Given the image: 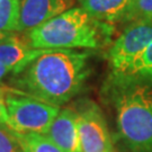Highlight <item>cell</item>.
I'll return each instance as SVG.
<instances>
[{"label":"cell","instance_id":"6da1fadb","mask_svg":"<svg viewBox=\"0 0 152 152\" xmlns=\"http://www.w3.org/2000/svg\"><path fill=\"white\" fill-rule=\"evenodd\" d=\"M88 53L53 51L38 56L22 72L14 75L15 88L34 98L61 106L81 90L89 76Z\"/></svg>","mask_w":152,"mask_h":152},{"label":"cell","instance_id":"7a4b0ae2","mask_svg":"<svg viewBox=\"0 0 152 152\" xmlns=\"http://www.w3.org/2000/svg\"><path fill=\"white\" fill-rule=\"evenodd\" d=\"M112 33V24L94 18L82 7H72L31 31L27 42L35 49H99Z\"/></svg>","mask_w":152,"mask_h":152},{"label":"cell","instance_id":"3957f363","mask_svg":"<svg viewBox=\"0 0 152 152\" xmlns=\"http://www.w3.org/2000/svg\"><path fill=\"white\" fill-rule=\"evenodd\" d=\"M117 126L133 152H152V89L145 85L118 87Z\"/></svg>","mask_w":152,"mask_h":152},{"label":"cell","instance_id":"277c9868","mask_svg":"<svg viewBox=\"0 0 152 152\" xmlns=\"http://www.w3.org/2000/svg\"><path fill=\"white\" fill-rule=\"evenodd\" d=\"M5 103L8 115L7 127L19 134H46L60 112V106L52 105L24 95L17 90L5 89Z\"/></svg>","mask_w":152,"mask_h":152},{"label":"cell","instance_id":"5b68a950","mask_svg":"<svg viewBox=\"0 0 152 152\" xmlns=\"http://www.w3.org/2000/svg\"><path fill=\"white\" fill-rule=\"evenodd\" d=\"M152 42V20L133 22L110 46L109 64L113 77L120 76Z\"/></svg>","mask_w":152,"mask_h":152},{"label":"cell","instance_id":"8992f818","mask_svg":"<svg viewBox=\"0 0 152 152\" xmlns=\"http://www.w3.org/2000/svg\"><path fill=\"white\" fill-rule=\"evenodd\" d=\"M78 132L80 152H114L105 117L95 104L78 113Z\"/></svg>","mask_w":152,"mask_h":152},{"label":"cell","instance_id":"52a82bcc","mask_svg":"<svg viewBox=\"0 0 152 152\" xmlns=\"http://www.w3.org/2000/svg\"><path fill=\"white\" fill-rule=\"evenodd\" d=\"M75 0H22L17 32H31L72 8Z\"/></svg>","mask_w":152,"mask_h":152},{"label":"cell","instance_id":"ba28073f","mask_svg":"<svg viewBox=\"0 0 152 152\" xmlns=\"http://www.w3.org/2000/svg\"><path fill=\"white\" fill-rule=\"evenodd\" d=\"M53 51L62 50L35 49L28 44L27 41L12 35L4 41H0V64L9 68L12 71V75H17L38 56Z\"/></svg>","mask_w":152,"mask_h":152},{"label":"cell","instance_id":"9c48e42d","mask_svg":"<svg viewBox=\"0 0 152 152\" xmlns=\"http://www.w3.org/2000/svg\"><path fill=\"white\" fill-rule=\"evenodd\" d=\"M45 135L64 152H80L78 112L71 108L61 109Z\"/></svg>","mask_w":152,"mask_h":152},{"label":"cell","instance_id":"30bf717a","mask_svg":"<svg viewBox=\"0 0 152 152\" xmlns=\"http://www.w3.org/2000/svg\"><path fill=\"white\" fill-rule=\"evenodd\" d=\"M82 8L88 14L104 23L124 20L132 0H82Z\"/></svg>","mask_w":152,"mask_h":152},{"label":"cell","instance_id":"8fae6325","mask_svg":"<svg viewBox=\"0 0 152 152\" xmlns=\"http://www.w3.org/2000/svg\"><path fill=\"white\" fill-rule=\"evenodd\" d=\"M114 79L118 87L144 85L145 82L152 81V42L123 73L115 77Z\"/></svg>","mask_w":152,"mask_h":152},{"label":"cell","instance_id":"7c38bea8","mask_svg":"<svg viewBox=\"0 0 152 152\" xmlns=\"http://www.w3.org/2000/svg\"><path fill=\"white\" fill-rule=\"evenodd\" d=\"M12 133L16 136L23 152H64L45 134H38V133L19 134L15 132Z\"/></svg>","mask_w":152,"mask_h":152},{"label":"cell","instance_id":"4fadbf2b","mask_svg":"<svg viewBox=\"0 0 152 152\" xmlns=\"http://www.w3.org/2000/svg\"><path fill=\"white\" fill-rule=\"evenodd\" d=\"M22 0H0V32L17 31L20 16Z\"/></svg>","mask_w":152,"mask_h":152},{"label":"cell","instance_id":"5bb4252c","mask_svg":"<svg viewBox=\"0 0 152 152\" xmlns=\"http://www.w3.org/2000/svg\"><path fill=\"white\" fill-rule=\"evenodd\" d=\"M124 20H152V0H132V5Z\"/></svg>","mask_w":152,"mask_h":152},{"label":"cell","instance_id":"9a60e30c","mask_svg":"<svg viewBox=\"0 0 152 152\" xmlns=\"http://www.w3.org/2000/svg\"><path fill=\"white\" fill-rule=\"evenodd\" d=\"M0 152H23L15 134L0 125Z\"/></svg>","mask_w":152,"mask_h":152},{"label":"cell","instance_id":"2e32d148","mask_svg":"<svg viewBox=\"0 0 152 152\" xmlns=\"http://www.w3.org/2000/svg\"><path fill=\"white\" fill-rule=\"evenodd\" d=\"M8 122V115L5 103V89L0 88V125L7 126Z\"/></svg>","mask_w":152,"mask_h":152},{"label":"cell","instance_id":"e0dca14e","mask_svg":"<svg viewBox=\"0 0 152 152\" xmlns=\"http://www.w3.org/2000/svg\"><path fill=\"white\" fill-rule=\"evenodd\" d=\"M9 72L12 73V71H11L9 68H7V66H5V65L0 64V80H1L7 73H9Z\"/></svg>","mask_w":152,"mask_h":152},{"label":"cell","instance_id":"ac0fdd59","mask_svg":"<svg viewBox=\"0 0 152 152\" xmlns=\"http://www.w3.org/2000/svg\"><path fill=\"white\" fill-rule=\"evenodd\" d=\"M12 35H14L12 33H2V32H0V41H4V39H6V38L12 36Z\"/></svg>","mask_w":152,"mask_h":152}]
</instances>
